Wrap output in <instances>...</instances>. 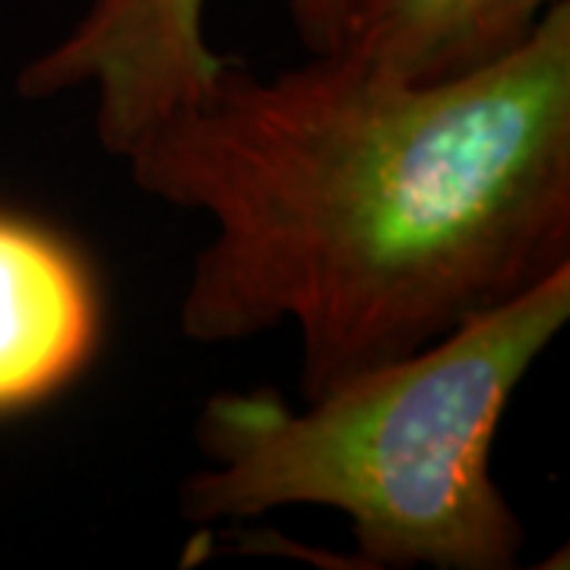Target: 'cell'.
<instances>
[{"label": "cell", "mask_w": 570, "mask_h": 570, "mask_svg": "<svg viewBox=\"0 0 570 570\" xmlns=\"http://www.w3.org/2000/svg\"><path fill=\"white\" fill-rule=\"evenodd\" d=\"M121 163L213 228L184 340L292 326L302 400L324 396L570 266V0L460 80L330 55L269 77L225 61Z\"/></svg>", "instance_id": "obj_1"}, {"label": "cell", "mask_w": 570, "mask_h": 570, "mask_svg": "<svg viewBox=\"0 0 570 570\" xmlns=\"http://www.w3.org/2000/svg\"><path fill=\"white\" fill-rule=\"evenodd\" d=\"M568 321L564 266L305 409L273 390L216 393L194 422L206 466L184 479L178 510L206 527L326 508L348 520L358 568L513 570L527 530L491 475V448Z\"/></svg>", "instance_id": "obj_2"}, {"label": "cell", "mask_w": 570, "mask_h": 570, "mask_svg": "<svg viewBox=\"0 0 570 570\" xmlns=\"http://www.w3.org/2000/svg\"><path fill=\"white\" fill-rule=\"evenodd\" d=\"M206 0H86L77 22L17 77L22 99L89 92L92 130L124 159L197 102L225 67L204 36Z\"/></svg>", "instance_id": "obj_3"}, {"label": "cell", "mask_w": 570, "mask_h": 570, "mask_svg": "<svg viewBox=\"0 0 570 570\" xmlns=\"http://www.w3.org/2000/svg\"><path fill=\"white\" fill-rule=\"evenodd\" d=\"M561 0H288L311 55L403 82L469 77L508 58Z\"/></svg>", "instance_id": "obj_4"}, {"label": "cell", "mask_w": 570, "mask_h": 570, "mask_svg": "<svg viewBox=\"0 0 570 570\" xmlns=\"http://www.w3.org/2000/svg\"><path fill=\"white\" fill-rule=\"evenodd\" d=\"M102 298L55 228L0 209V419L48 403L92 362Z\"/></svg>", "instance_id": "obj_5"}]
</instances>
